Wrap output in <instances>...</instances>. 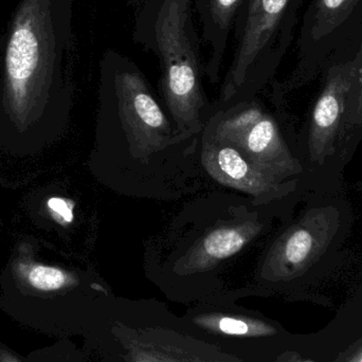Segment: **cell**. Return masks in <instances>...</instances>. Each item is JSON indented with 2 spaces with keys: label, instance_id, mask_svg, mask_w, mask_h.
I'll list each match as a JSON object with an SVG mask.
<instances>
[{
  "label": "cell",
  "instance_id": "cell-9",
  "mask_svg": "<svg viewBox=\"0 0 362 362\" xmlns=\"http://www.w3.org/2000/svg\"><path fill=\"white\" fill-rule=\"evenodd\" d=\"M327 215L313 211L276 240L257 268L255 283L247 287L251 295L288 281L325 250L329 236V223H322Z\"/></svg>",
  "mask_w": 362,
  "mask_h": 362
},
{
  "label": "cell",
  "instance_id": "cell-12",
  "mask_svg": "<svg viewBox=\"0 0 362 362\" xmlns=\"http://www.w3.org/2000/svg\"><path fill=\"white\" fill-rule=\"evenodd\" d=\"M243 2L244 0H195L202 42L210 48L206 76L211 83L218 81L230 36Z\"/></svg>",
  "mask_w": 362,
  "mask_h": 362
},
{
  "label": "cell",
  "instance_id": "cell-5",
  "mask_svg": "<svg viewBox=\"0 0 362 362\" xmlns=\"http://www.w3.org/2000/svg\"><path fill=\"white\" fill-rule=\"evenodd\" d=\"M264 227L257 214L216 223L182 253L148 264L146 274L170 300L178 303L193 304L218 295L226 291L219 278L223 263L257 238Z\"/></svg>",
  "mask_w": 362,
  "mask_h": 362
},
{
  "label": "cell",
  "instance_id": "cell-7",
  "mask_svg": "<svg viewBox=\"0 0 362 362\" xmlns=\"http://www.w3.org/2000/svg\"><path fill=\"white\" fill-rule=\"evenodd\" d=\"M247 287L191 304L181 318L206 341L244 362H272L281 329L261 313L238 303Z\"/></svg>",
  "mask_w": 362,
  "mask_h": 362
},
{
  "label": "cell",
  "instance_id": "cell-8",
  "mask_svg": "<svg viewBox=\"0 0 362 362\" xmlns=\"http://www.w3.org/2000/svg\"><path fill=\"white\" fill-rule=\"evenodd\" d=\"M206 129L217 140L235 146L255 167L284 180L301 171L274 119L255 103L212 117Z\"/></svg>",
  "mask_w": 362,
  "mask_h": 362
},
{
  "label": "cell",
  "instance_id": "cell-4",
  "mask_svg": "<svg viewBox=\"0 0 362 362\" xmlns=\"http://www.w3.org/2000/svg\"><path fill=\"white\" fill-rule=\"evenodd\" d=\"M74 0H21L6 34L4 84L15 110H27L62 85L74 46Z\"/></svg>",
  "mask_w": 362,
  "mask_h": 362
},
{
  "label": "cell",
  "instance_id": "cell-11",
  "mask_svg": "<svg viewBox=\"0 0 362 362\" xmlns=\"http://www.w3.org/2000/svg\"><path fill=\"white\" fill-rule=\"evenodd\" d=\"M358 71L357 57L329 70L327 84L313 110L310 129L312 159L323 161L335 152L342 127L349 122V110Z\"/></svg>",
  "mask_w": 362,
  "mask_h": 362
},
{
  "label": "cell",
  "instance_id": "cell-13",
  "mask_svg": "<svg viewBox=\"0 0 362 362\" xmlns=\"http://www.w3.org/2000/svg\"><path fill=\"white\" fill-rule=\"evenodd\" d=\"M359 0H317L312 35L325 37L339 27L354 10Z\"/></svg>",
  "mask_w": 362,
  "mask_h": 362
},
{
  "label": "cell",
  "instance_id": "cell-3",
  "mask_svg": "<svg viewBox=\"0 0 362 362\" xmlns=\"http://www.w3.org/2000/svg\"><path fill=\"white\" fill-rule=\"evenodd\" d=\"M133 40L158 59L161 91L176 129L197 137L206 127L209 104L192 0H144L136 13Z\"/></svg>",
  "mask_w": 362,
  "mask_h": 362
},
{
  "label": "cell",
  "instance_id": "cell-18",
  "mask_svg": "<svg viewBox=\"0 0 362 362\" xmlns=\"http://www.w3.org/2000/svg\"><path fill=\"white\" fill-rule=\"evenodd\" d=\"M104 362H107V361H104Z\"/></svg>",
  "mask_w": 362,
  "mask_h": 362
},
{
  "label": "cell",
  "instance_id": "cell-19",
  "mask_svg": "<svg viewBox=\"0 0 362 362\" xmlns=\"http://www.w3.org/2000/svg\"><path fill=\"white\" fill-rule=\"evenodd\" d=\"M361 362H362V361H361Z\"/></svg>",
  "mask_w": 362,
  "mask_h": 362
},
{
  "label": "cell",
  "instance_id": "cell-2",
  "mask_svg": "<svg viewBox=\"0 0 362 362\" xmlns=\"http://www.w3.org/2000/svg\"><path fill=\"white\" fill-rule=\"evenodd\" d=\"M83 338L97 362H244L154 299L106 298Z\"/></svg>",
  "mask_w": 362,
  "mask_h": 362
},
{
  "label": "cell",
  "instance_id": "cell-10",
  "mask_svg": "<svg viewBox=\"0 0 362 362\" xmlns=\"http://www.w3.org/2000/svg\"><path fill=\"white\" fill-rule=\"evenodd\" d=\"M200 163L213 180L247 194L255 206L282 197L293 189L291 183L255 167L235 146L219 141L206 129L202 133Z\"/></svg>",
  "mask_w": 362,
  "mask_h": 362
},
{
  "label": "cell",
  "instance_id": "cell-6",
  "mask_svg": "<svg viewBox=\"0 0 362 362\" xmlns=\"http://www.w3.org/2000/svg\"><path fill=\"white\" fill-rule=\"evenodd\" d=\"M293 0H244L234 23V52L221 88L223 102L257 90L284 44Z\"/></svg>",
  "mask_w": 362,
  "mask_h": 362
},
{
  "label": "cell",
  "instance_id": "cell-14",
  "mask_svg": "<svg viewBox=\"0 0 362 362\" xmlns=\"http://www.w3.org/2000/svg\"><path fill=\"white\" fill-rule=\"evenodd\" d=\"M358 59V71H357L356 84L351 100L349 110V122L350 124L362 125V42L361 51L357 54Z\"/></svg>",
  "mask_w": 362,
  "mask_h": 362
},
{
  "label": "cell",
  "instance_id": "cell-17",
  "mask_svg": "<svg viewBox=\"0 0 362 362\" xmlns=\"http://www.w3.org/2000/svg\"><path fill=\"white\" fill-rule=\"evenodd\" d=\"M0 362H25L21 361L14 353L6 349H0Z\"/></svg>",
  "mask_w": 362,
  "mask_h": 362
},
{
  "label": "cell",
  "instance_id": "cell-16",
  "mask_svg": "<svg viewBox=\"0 0 362 362\" xmlns=\"http://www.w3.org/2000/svg\"><path fill=\"white\" fill-rule=\"evenodd\" d=\"M48 206L53 214L59 215L66 223H70L74 218L71 206H69L68 202L63 198H51L48 202Z\"/></svg>",
  "mask_w": 362,
  "mask_h": 362
},
{
  "label": "cell",
  "instance_id": "cell-1",
  "mask_svg": "<svg viewBox=\"0 0 362 362\" xmlns=\"http://www.w3.org/2000/svg\"><path fill=\"white\" fill-rule=\"evenodd\" d=\"M99 141L110 156V187L122 193L165 197L183 189L198 138L168 120L137 64L108 49L100 63Z\"/></svg>",
  "mask_w": 362,
  "mask_h": 362
},
{
  "label": "cell",
  "instance_id": "cell-15",
  "mask_svg": "<svg viewBox=\"0 0 362 362\" xmlns=\"http://www.w3.org/2000/svg\"><path fill=\"white\" fill-rule=\"evenodd\" d=\"M50 362H89L86 352L78 350L69 341L59 344Z\"/></svg>",
  "mask_w": 362,
  "mask_h": 362
}]
</instances>
